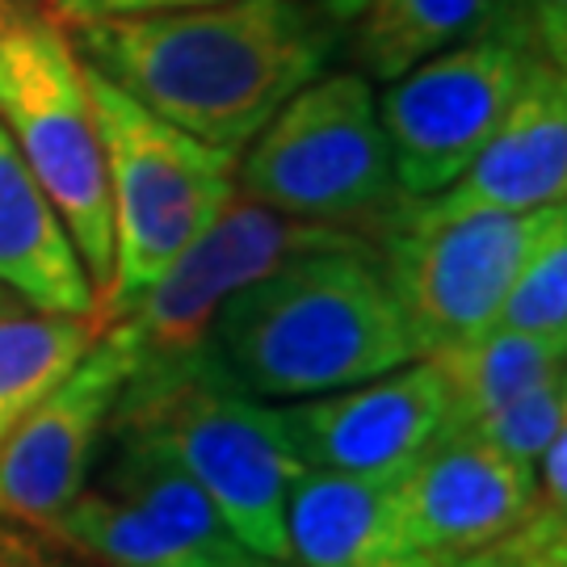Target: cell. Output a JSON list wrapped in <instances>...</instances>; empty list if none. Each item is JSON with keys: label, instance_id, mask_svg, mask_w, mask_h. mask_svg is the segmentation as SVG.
Returning <instances> with one entry per match:
<instances>
[{"label": "cell", "instance_id": "obj_18", "mask_svg": "<svg viewBox=\"0 0 567 567\" xmlns=\"http://www.w3.org/2000/svg\"><path fill=\"white\" fill-rule=\"evenodd\" d=\"M492 0H365L353 13V60L365 81H400L450 47L484 39Z\"/></svg>", "mask_w": 567, "mask_h": 567}, {"label": "cell", "instance_id": "obj_22", "mask_svg": "<svg viewBox=\"0 0 567 567\" xmlns=\"http://www.w3.org/2000/svg\"><path fill=\"white\" fill-rule=\"evenodd\" d=\"M454 433H471L513 463L534 466L543 458V450L567 433V379L538 386V391L505 404L501 412H492L466 429H454Z\"/></svg>", "mask_w": 567, "mask_h": 567}, {"label": "cell", "instance_id": "obj_24", "mask_svg": "<svg viewBox=\"0 0 567 567\" xmlns=\"http://www.w3.org/2000/svg\"><path fill=\"white\" fill-rule=\"evenodd\" d=\"M484 39L567 68V0H492Z\"/></svg>", "mask_w": 567, "mask_h": 567}, {"label": "cell", "instance_id": "obj_9", "mask_svg": "<svg viewBox=\"0 0 567 567\" xmlns=\"http://www.w3.org/2000/svg\"><path fill=\"white\" fill-rule=\"evenodd\" d=\"M534 63L505 42L471 39L386 84L379 122L404 198H433L463 177L526 89Z\"/></svg>", "mask_w": 567, "mask_h": 567}, {"label": "cell", "instance_id": "obj_16", "mask_svg": "<svg viewBox=\"0 0 567 567\" xmlns=\"http://www.w3.org/2000/svg\"><path fill=\"white\" fill-rule=\"evenodd\" d=\"M446 386L442 429H466L529 391L567 379V341L529 337L513 328H484L466 341L429 353Z\"/></svg>", "mask_w": 567, "mask_h": 567}, {"label": "cell", "instance_id": "obj_15", "mask_svg": "<svg viewBox=\"0 0 567 567\" xmlns=\"http://www.w3.org/2000/svg\"><path fill=\"white\" fill-rule=\"evenodd\" d=\"M0 286H9L34 311L102 320L97 290L89 282L55 206L47 203L39 182L30 177L4 126H0Z\"/></svg>", "mask_w": 567, "mask_h": 567}, {"label": "cell", "instance_id": "obj_14", "mask_svg": "<svg viewBox=\"0 0 567 567\" xmlns=\"http://www.w3.org/2000/svg\"><path fill=\"white\" fill-rule=\"evenodd\" d=\"M286 538L295 567H446L408 538L395 480L303 466L290 487Z\"/></svg>", "mask_w": 567, "mask_h": 567}, {"label": "cell", "instance_id": "obj_7", "mask_svg": "<svg viewBox=\"0 0 567 567\" xmlns=\"http://www.w3.org/2000/svg\"><path fill=\"white\" fill-rule=\"evenodd\" d=\"M567 236V206H543L526 215L471 210L454 219H425L412 203L400 206L379 236V265L404 316L416 358L492 328L508 286L526 261Z\"/></svg>", "mask_w": 567, "mask_h": 567}, {"label": "cell", "instance_id": "obj_8", "mask_svg": "<svg viewBox=\"0 0 567 567\" xmlns=\"http://www.w3.org/2000/svg\"><path fill=\"white\" fill-rule=\"evenodd\" d=\"M358 244L379 240H370L362 231L290 219L282 210H269L236 189L224 215L164 269L147 295H140L118 316L140 344L135 374H161L182 362H194L206 349L219 307L231 295H240L244 286L261 282L265 274L299 257L358 248Z\"/></svg>", "mask_w": 567, "mask_h": 567}, {"label": "cell", "instance_id": "obj_28", "mask_svg": "<svg viewBox=\"0 0 567 567\" xmlns=\"http://www.w3.org/2000/svg\"><path fill=\"white\" fill-rule=\"evenodd\" d=\"M13 311H25V303H21L9 286H0V316H13Z\"/></svg>", "mask_w": 567, "mask_h": 567}, {"label": "cell", "instance_id": "obj_13", "mask_svg": "<svg viewBox=\"0 0 567 567\" xmlns=\"http://www.w3.org/2000/svg\"><path fill=\"white\" fill-rule=\"evenodd\" d=\"M567 198V76L555 63H534L526 89L496 126V135L466 164L463 177L433 198H408L425 219L471 210L526 215Z\"/></svg>", "mask_w": 567, "mask_h": 567}, {"label": "cell", "instance_id": "obj_23", "mask_svg": "<svg viewBox=\"0 0 567 567\" xmlns=\"http://www.w3.org/2000/svg\"><path fill=\"white\" fill-rule=\"evenodd\" d=\"M450 567H567V508L534 501L508 534L450 559Z\"/></svg>", "mask_w": 567, "mask_h": 567}, {"label": "cell", "instance_id": "obj_5", "mask_svg": "<svg viewBox=\"0 0 567 567\" xmlns=\"http://www.w3.org/2000/svg\"><path fill=\"white\" fill-rule=\"evenodd\" d=\"M236 189L307 224L379 240L408 203L362 72H320L240 152Z\"/></svg>", "mask_w": 567, "mask_h": 567}, {"label": "cell", "instance_id": "obj_10", "mask_svg": "<svg viewBox=\"0 0 567 567\" xmlns=\"http://www.w3.org/2000/svg\"><path fill=\"white\" fill-rule=\"evenodd\" d=\"M135 365V332L110 320L93 349L0 442V517L47 534L81 496L89 458L114 421Z\"/></svg>", "mask_w": 567, "mask_h": 567}, {"label": "cell", "instance_id": "obj_17", "mask_svg": "<svg viewBox=\"0 0 567 567\" xmlns=\"http://www.w3.org/2000/svg\"><path fill=\"white\" fill-rule=\"evenodd\" d=\"M118 442L122 458L110 471V492L114 496L147 513L164 534H173L182 547H189L210 567H274L261 564L252 550L244 547L231 534L219 505L168 454H161L140 437H122V433Z\"/></svg>", "mask_w": 567, "mask_h": 567}, {"label": "cell", "instance_id": "obj_21", "mask_svg": "<svg viewBox=\"0 0 567 567\" xmlns=\"http://www.w3.org/2000/svg\"><path fill=\"white\" fill-rule=\"evenodd\" d=\"M492 328L567 341V236H555L529 257L517 282L508 286Z\"/></svg>", "mask_w": 567, "mask_h": 567}, {"label": "cell", "instance_id": "obj_20", "mask_svg": "<svg viewBox=\"0 0 567 567\" xmlns=\"http://www.w3.org/2000/svg\"><path fill=\"white\" fill-rule=\"evenodd\" d=\"M47 534L102 567H210L147 513L97 487H84Z\"/></svg>", "mask_w": 567, "mask_h": 567}, {"label": "cell", "instance_id": "obj_4", "mask_svg": "<svg viewBox=\"0 0 567 567\" xmlns=\"http://www.w3.org/2000/svg\"><path fill=\"white\" fill-rule=\"evenodd\" d=\"M0 126L55 206L105 320L114 286V210L102 135L84 60L68 25L47 9H18L0 21Z\"/></svg>", "mask_w": 567, "mask_h": 567}, {"label": "cell", "instance_id": "obj_12", "mask_svg": "<svg viewBox=\"0 0 567 567\" xmlns=\"http://www.w3.org/2000/svg\"><path fill=\"white\" fill-rule=\"evenodd\" d=\"M395 501L408 538L450 567V559L517 526L538 501V487L534 466L513 463L471 433L437 429L395 480Z\"/></svg>", "mask_w": 567, "mask_h": 567}, {"label": "cell", "instance_id": "obj_29", "mask_svg": "<svg viewBox=\"0 0 567 567\" xmlns=\"http://www.w3.org/2000/svg\"><path fill=\"white\" fill-rule=\"evenodd\" d=\"M47 0H13V9H42Z\"/></svg>", "mask_w": 567, "mask_h": 567}, {"label": "cell", "instance_id": "obj_26", "mask_svg": "<svg viewBox=\"0 0 567 567\" xmlns=\"http://www.w3.org/2000/svg\"><path fill=\"white\" fill-rule=\"evenodd\" d=\"M0 567H68L42 529L0 517Z\"/></svg>", "mask_w": 567, "mask_h": 567}, {"label": "cell", "instance_id": "obj_11", "mask_svg": "<svg viewBox=\"0 0 567 567\" xmlns=\"http://www.w3.org/2000/svg\"><path fill=\"white\" fill-rule=\"evenodd\" d=\"M299 463L358 480H400L446 421V386L421 358L383 379L278 408Z\"/></svg>", "mask_w": 567, "mask_h": 567}, {"label": "cell", "instance_id": "obj_19", "mask_svg": "<svg viewBox=\"0 0 567 567\" xmlns=\"http://www.w3.org/2000/svg\"><path fill=\"white\" fill-rule=\"evenodd\" d=\"M93 316L13 311L0 316V442L102 337Z\"/></svg>", "mask_w": 567, "mask_h": 567}, {"label": "cell", "instance_id": "obj_6", "mask_svg": "<svg viewBox=\"0 0 567 567\" xmlns=\"http://www.w3.org/2000/svg\"><path fill=\"white\" fill-rule=\"evenodd\" d=\"M102 135L110 210H114V286L105 324L118 320L236 198L240 156L185 135L131 102L84 63Z\"/></svg>", "mask_w": 567, "mask_h": 567}, {"label": "cell", "instance_id": "obj_3", "mask_svg": "<svg viewBox=\"0 0 567 567\" xmlns=\"http://www.w3.org/2000/svg\"><path fill=\"white\" fill-rule=\"evenodd\" d=\"M110 429L168 454L261 564L290 567L286 508L303 463L278 408L236 391L206 349L161 374H131Z\"/></svg>", "mask_w": 567, "mask_h": 567}, {"label": "cell", "instance_id": "obj_1", "mask_svg": "<svg viewBox=\"0 0 567 567\" xmlns=\"http://www.w3.org/2000/svg\"><path fill=\"white\" fill-rule=\"evenodd\" d=\"M72 47L131 102L240 156L324 72L337 21L311 0H224L72 25Z\"/></svg>", "mask_w": 567, "mask_h": 567}, {"label": "cell", "instance_id": "obj_2", "mask_svg": "<svg viewBox=\"0 0 567 567\" xmlns=\"http://www.w3.org/2000/svg\"><path fill=\"white\" fill-rule=\"evenodd\" d=\"M206 358L252 400H311L416 362L379 244L311 252L231 295Z\"/></svg>", "mask_w": 567, "mask_h": 567}, {"label": "cell", "instance_id": "obj_30", "mask_svg": "<svg viewBox=\"0 0 567 567\" xmlns=\"http://www.w3.org/2000/svg\"><path fill=\"white\" fill-rule=\"evenodd\" d=\"M9 13H18V9H13V0H0V21L9 18Z\"/></svg>", "mask_w": 567, "mask_h": 567}, {"label": "cell", "instance_id": "obj_27", "mask_svg": "<svg viewBox=\"0 0 567 567\" xmlns=\"http://www.w3.org/2000/svg\"><path fill=\"white\" fill-rule=\"evenodd\" d=\"M365 0H320V9H324L328 18L337 21V25H344V21H353V13L362 9Z\"/></svg>", "mask_w": 567, "mask_h": 567}, {"label": "cell", "instance_id": "obj_25", "mask_svg": "<svg viewBox=\"0 0 567 567\" xmlns=\"http://www.w3.org/2000/svg\"><path fill=\"white\" fill-rule=\"evenodd\" d=\"M203 4H224V0H47L42 9L60 25H84L102 18H140V13H177V9H203Z\"/></svg>", "mask_w": 567, "mask_h": 567}]
</instances>
